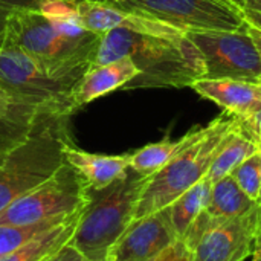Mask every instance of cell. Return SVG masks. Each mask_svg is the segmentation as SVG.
<instances>
[{"label":"cell","instance_id":"cell-18","mask_svg":"<svg viewBox=\"0 0 261 261\" xmlns=\"http://www.w3.org/2000/svg\"><path fill=\"white\" fill-rule=\"evenodd\" d=\"M257 151L258 144L252 138H249L237 124V127L226 136L205 177L211 180V184H214L225 176H229L234 168H237L243 161H246Z\"/></svg>","mask_w":261,"mask_h":261},{"label":"cell","instance_id":"cell-12","mask_svg":"<svg viewBox=\"0 0 261 261\" xmlns=\"http://www.w3.org/2000/svg\"><path fill=\"white\" fill-rule=\"evenodd\" d=\"M76 9L84 28L95 34H104L116 28L162 37L185 34L170 24H165L150 17L127 12L104 0H81L76 3Z\"/></svg>","mask_w":261,"mask_h":261},{"label":"cell","instance_id":"cell-16","mask_svg":"<svg viewBox=\"0 0 261 261\" xmlns=\"http://www.w3.org/2000/svg\"><path fill=\"white\" fill-rule=\"evenodd\" d=\"M255 205L257 202H252L243 193L232 176H225L223 179L213 184L210 202L203 211L216 223V226H219L248 213Z\"/></svg>","mask_w":261,"mask_h":261},{"label":"cell","instance_id":"cell-8","mask_svg":"<svg viewBox=\"0 0 261 261\" xmlns=\"http://www.w3.org/2000/svg\"><path fill=\"white\" fill-rule=\"evenodd\" d=\"M84 203L86 185L78 173L64 164L50 179L0 211V225L41 223L70 216Z\"/></svg>","mask_w":261,"mask_h":261},{"label":"cell","instance_id":"cell-11","mask_svg":"<svg viewBox=\"0 0 261 261\" xmlns=\"http://www.w3.org/2000/svg\"><path fill=\"white\" fill-rule=\"evenodd\" d=\"M177 239L168 210L133 220L109 252L107 261H148Z\"/></svg>","mask_w":261,"mask_h":261},{"label":"cell","instance_id":"cell-28","mask_svg":"<svg viewBox=\"0 0 261 261\" xmlns=\"http://www.w3.org/2000/svg\"><path fill=\"white\" fill-rule=\"evenodd\" d=\"M243 17L246 23L261 29V12L252 11V9H243Z\"/></svg>","mask_w":261,"mask_h":261},{"label":"cell","instance_id":"cell-27","mask_svg":"<svg viewBox=\"0 0 261 261\" xmlns=\"http://www.w3.org/2000/svg\"><path fill=\"white\" fill-rule=\"evenodd\" d=\"M43 261H87L72 245H64L58 252L52 254L50 257L44 258Z\"/></svg>","mask_w":261,"mask_h":261},{"label":"cell","instance_id":"cell-6","mask_svg":"<svg viewBox=\"0 0 261 261\" xmlns=\"http://www.w3.org/2000/svg\"><path fill=\"white\" fill-rule=\"evenodd\" d=\"M187 31H237L246 24L243 9L225 0H104Z\"/></svg>","mask_w":261,"mask_h":261},{"label":"cell","instance_id":"cell-20","mask_svg":"<svg viewBox=\"0 0 261 261\" xmlns=\"http://www.w3.org/2000/svg\"><path fill=\"white\" fill-rule=\"evenodd\" d=\"M211 187H213L211 180L203 177L167 208L171 219V225L177 234V239L184 237L188 226L206 208L210 202Z\"/></svg>","mask_w":261,"mask_h":261},{"label":"cell","instance_id":"cell-4","mask_svg":"<svg viewBox=\"0 0 261 261\" xmlns=\"http://www.w3.org/2000/svg\"><path fill=\"white\" fill-rule=\"evenodd\" d=\"M148 176L127 174L101 190L86 188V203L69 240L87 261H107L109 252L135 219Z\"/></svg>","mask_w":261,"mask_h":261},{"label":"cell","instance_id":"cell-32","mask_svg":"<svg viewBox=\"0 0 261 261\" xmlns=\"http://www.w3.org/2000/svg\"><path fill=\"white\" fill-rule=\"evenodd\" d=\"M225 2H229V3H232V5H236V6L242 8V0H225Z\"/></svg>","mask_w":261,"mask_h":261},{"label":"cell","instance_id":"cell-1","mask_svg":"<svg viewBox=\"0 0 261 261\" xmlns=\"http://www.w3.org/2000/svg\"><path fill=\"white\" fill-rule=\"evenodd\" d=\"M128 57L139 75L124 89L191 87L205 78V64L199 49L185 35H150L122 28L101 35L92 66L109 64ZM90 66V67H92Z\"/></svg>","mask_w":261,"mask_h":261},{"label":"cell","instance_id":"cell-33","mask_svg":"<svg viewBox=\"0 0 261 261\" xmlns=\"http://www.w3.org/2000/svg\"><path fill=\"white\" fill-rule=\"evenodd\" d=\"M258 148H260V151H261V145H258ZM260 202H261V188H260Z\"/></svg>","mask_w":261,"mask_h":261},{"label":"cell","instance_id":"cell-15","mask_svg":"<svg viewBox=\"0 0 261 261\" xmlns=\"http://www.w3.org/2000/svg\"><path fill=\"white\" fill-rule=\"evenodd\" d=\"M64 161L81 177L86 188L101 190L118 179L124 177L128 171V154H98L78 148L73 142L64 148Z\"/></svg>","mask_w":261,"mask_h":261},{"label":"cell","instance_id":"cell-9","mask_svg":"<svg viewBox=\"0 0 261 261\" xmlns=\"http://www.w3.org/2000/svg\"><path fill=\"white\" fill-rule=\"evenodd\" d=\"M73 80L50 75L34 58L9 44L0 35V86L28 99L66 107ZM69 112V110H67ZM70 113V112H69ZM72 115V113H70Z\"/></svg>","mask_w":261,"mask_h":261},{"label":"cell","instance_id":"cell-21","mask_svg":"<svg viewBox=\"0 0 261 261\" xmlns=\"http://www.w3.org/2000/svg\"><path fill=\"white\" fill-rule=\"evenodd\" d=\"M70 216L57 217V219L46 220L41 223H34V225H0V257L15 251L17 248L23 246L24 243H28L38 234L63 223Z\"/></svg>","mask_w":261,"mask_h":261},{"label":"cell","instance_id":"cell-25","mask_svg":"<svg viewBox=\"0 0 261 261\" xmlns=\"http://www.w3.org/2000/svg\"><path fill=\"white\" fill-rule=\"evenodd\" d=\"M191 251L184 243V240H176L171 246L162 251L159 255L148 261H191Z\"/></svg>","mask_w":261,"mask_h":261},{"label":"cell","instance_id":"cell-13","mask_svg":"<svg viewBox=\"0 0 261 261\" xmlns=\"http://www.w3.org/2000/svg\"><path fill=\"white\" fill-rule=\"evenodd\" d=\"M138 75L139 69L128 57L109 64L92 66L69 92L66 98V107L70 113H73L96 98L125 87Z\"/></svg>","mask_w":261,"mask_h":261},{"label":"cell","instance_id":"cell-2","mask_svg":"<svg viewBox=\"0 0 261 261\" xmlns=\"http://www.w3.org/2000/svg\"><path fill=\"white\" fill-rule=\"evenodd\" d=\"M64 107H46L28 132L0 156V211L50 179L64 164V148L73 142Z\"/></svg>","mask_w":261,"mask_h":261},{"label":"cell","instance_id":"cell-31","mask_svg":"<svg viewBox=\"0 0 261 261\" xmlns=\"http://www.w3.org/2000/svg\"><path fill=\"white\" fill-rule=\"evenodd\" d=\"M252 261H261V232L257 236L255 245H254V251H252Z\"/></svg>","mask_w":261,"mask_h":261},{"label":"cell","instance_id":"cell-17","mask_svg":"<svg viewBox=\"0 0 261 261\" xmlns=\"http://www.w3.org/2000/svg\"><path fill=\"white\" fill-rule=\"evenodd\" d=\"M81 210L78 213L72 214L63 223L38 234L32 240L24 243L23 246L0 257V261H43L44 258L50 257L52 254L58 252L64 245L69 243V240L75 231Z\"/></svg>","mask_w":261,"mask_h":261},{"label":"cell","instance_id":"cell-23","mask_svg":"<svg viewBox=\"0 0 261 261\" xmlns=\"http://www.w3.org/2000/svg\"><path fill=\"white\" fill-rule=\"evenodd\" d=\"M38 11L50 21L80 20L76 3L70 0H41Z\"/></svg>","mask_w":261,"mask_h":261},{"label":"cell","instance_id":"cell-30","mask_svg":"<svg viewBox=\"0 0 261 261\" xmlns=\"http://www.w3.org/2000/svg\"><path fill=\"white\" fill-rule=\"evenodd\" d=\"M242 9H252L261 12V0H242Z\"/></svg>","mask_w":261,"mask_h":261},{"label":"cell","instance_id":"cell-7","mask_svg":"<svg viewBox=\"0 0 261 261\" xmlns=\"http://www.w3.org/2000/svg\"><path fill=\"white\" fill-rule=\"evenodd\" d=\"M185 35L203 58L205 78L261 84V57L248 23L237 31H187Z\"/></svg>","mask_w":261,"mask_h":261},{"label":"cell","instance_id":"cell-10","mask_svg":"<svg viewBox=\"0 0 261 261\" xmlns=\"http://www.w3.org/2000/svg\"><path fill=\"white\" fill-rule=\"evenodd\" d=\"M261 203L211 229L194 248L191 261H245L260 234Z\"/></svg>","mask_w":261,"mask_h":261},{"label":"cell","instance_id":"cell-19","mask_svg":"<svg viewBox=\"0 0 261 261\" xmlns=\"http://www.w3.org/2000/svg\"><path fill=\"white\" fill-rule=\"evenodd\" d=\"M197 127L190 130L177 141H171L170 138H164L159 142L148 144L133 153L128 154V167L138 174L151 176L165 167L196 135Z\"/></svg>","mask_w":261,"mask_h":261},{"label":"cell","instance_id":"cell-29","mask_svg":"<svg viewBox=\"0 0 261 261\" xmlns=\"http://www.w3.org/2000/svg\"><path fill=\"white\" fill-rule=\"evenodd\" d=\"M248 31H249L252 40L255 41V46H257V49H258L261 57V29H258V28H255V26H252V24L248 23Z\"/></svg>","mask_w":261,"mask_h":261},{"label":"cell","instance_id":"cell-22","mask_svg":"<svg viewBox=\"0 0 261 261\" xmlns=\"http://www.w3.org/2000/svg\"><path fill=\"white\" fill-rule=\"evenodd\" d=\"M243 190V193L252 200L260 203L261 188V151L249 156L229 174Z\"/></svg>","mask_w":261,"mask_h":261},{"label":"cell","instance_id":"cell-24","mask_svg":"<svg viewBox=\"0 0 261 261\" xmlns=\"http://www.w3.org/2000/svg\"><path fill=\"white\" fill-rule=\"evenodd\" d=\"M41 0H0V32L5 29L6 20L11 14L20 9H38Z\"/></svg>","mask_w":261,"mask_h":261},{"label":"cell","instance_id":"cell-14","mask_svg":"<svg viewBox=\"0 0 261 261\" xmlns=\"http://www.w3.org/2000/svg\"><path fill=\"white\" fill-rule=\"evenodd\" d=\"M191 87L202 98L216 102L239 119L251 118L261 110L260 83L200 78Z\"/></svg>","mask_w":261,"mask_h":261},{"label":"cell","instance_id":"cell-26","mask_svg":"<svg viewBox=\"0 0 261 261\" xmlns=\"http://www.w3.org/2000/svg\"><path fill=\"white\" fill-rule=\"evenodd\" d=\"M239 125L249 138H252L258 145H261V110L251 118L239 119Z\"/></svg>","mask_w":261,"mask_h":261},{"label":"cell","instance_id":"cell-34","mask_svg":"<svg viewBox=\"0 0 261 261\" xmlns=\"http://www.w3.org/2000/svg\"><path fill=\"white\" fill-rule=\"evenodd\" d=\"M70 2H75V3H78V2H81V0H70Z\"/></svg>","mask_w":261,"mask_h":261},{"label":"cell","instance_id":"cell-35","mask_svg":"<svg viewBox=\"0 0 261 261\" xmlns=\"http://www.w3.org/2000/svg\"><path fill=\"white\" fill-rule=\"evenodd\" d=\"M260 203H261V202H260ZM260 232H261V225H260Z\"/></svg>","mask_w":261,"mask_h":261},{"label":"cell","instance_id":"cell-3","mask_svg":"<svg viewBox=\"0 0 261 261\" xmlns=\"http://www.w3.org/2000/svg\"><path fill=\"white\" fill-rule=\"evenodd\" d=\"M237 124V116L223 112L206 127H197L194 138L165 167L148 176L133 220L168 208L187 190L202 180L226 136Z\"/></svg>","mask_w":261,"mask_h":261},{"label":"cell","instance_id":"cell-5","mask_svg":"<svg viewBox=\"0 0 261 261\" xmlns=\"http://www.w3.org/2000/svg\"><path fill=\"white\" fill-rule=\"evenodd\" d=\"M0 35L50 75L73 81H78L92 66L99 46V43L81 46L64 40L38 9H20L11 14Z\"/></svg>","mask_w":261,"mask_h":261}]
</instances>
